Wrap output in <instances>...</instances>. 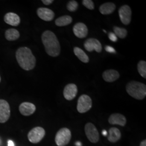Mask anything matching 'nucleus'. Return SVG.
<instances>
[{"label": "nucleus", "instance_id": "nucleus-30", "mask_svg": "<svg viewBox=\"0 0 146 146\" xmlns=\"http://www.w3.org/2000/svg\"><path fill=\"white\" fill-rule=\"evenodd\" d=\"M8 146H15L14 142L11 141V140H9L8 142Z\"/></svg>", "mask_w": 146, "mask_h": 146}, {"label": "nucleus", "instance_id": "nucleus-12", "mask_svg": "<svg viewBox=\"0 0 146 146\" xmlns=\"http://www.w3.org/2000/svg\"><path fill=\"white\" fill-rule=\"evenodd\" d=\"M74 35L80 38H83L87 36L88 29L87 27L84 23L78 22L73 27Z\"/></svg>", "mask_w": 146, "mask_h": 146}, {"label": "nucleus", "instance_id": "nucleus-19", "mask_svg": "<svg viewBox=\"0 0 146 146\" xmlns=\"http://www.w3.org/2000/svg\"><path fill=\"white\" fill-rule=\"evenodd\" d=\"M121 137V133L120 130L115 127H112L110 128L109 131V135L108 137V141L115 143L119 141Z\"/></svg>", "mask_w": 146, "mask_h": 146}, {"label": "nucleus", "instance_id": "nucleus-20", "mask_svg": "<svg viewBox=\"0 0 146 146\" xmlns=\"http://www.w3.org/2000/svg\"><path fill=\"white\" fill-rule=\"evenodd\" d=\"M20 36V33L15 29H9L5 32V38L9 41H15Z\"/></svg>", "mask_w": 146, "mask_h": 146}, {"label": "nucleus", "instance_id": "nucleus-5", "mask_svg": "<svg viewBox=\"0 0 146 146\" xmlns=\"http://www.w3.org/2000/svg\"><path fill=\"white\" fill-rule=\"evenodd\" d=\"M92 100L87 95H82L78 101L77 110L80 113H84L91 109Z\"/></svg>", "mask_w": 146, "mask_h": 146}, {"label": "nucleus", "instance_id": "nucleus-3", "mask_svg": "<svg viewBox=\"0 0 146 146\" xmlns=\"http://www.w3.org/2000/svg\"><path fill=\"white\" fill-rule=\"evenodd\" d=\"M126 91L132 98L137 100H143L146 96V86L135 81H131L126 85Z\"/></svg>", "mask_w": 146, "mask_h": 146}, {"label": "nucleus", "instance_id": "nucleus-28", "mask_svg": "<svg viewBox=\"0 0 146 146\" xmlns=\"http://www.w3.org/2000/svg\"><path fill=\"white\" fill-rule=\"evenodd\" d=\"M105 50L107 52H110V53H115L116 52L115 49L110 46H106L105 47Z\"/></svg>", "mask_w": 146, "mask_h": 146}, {"label": "nucleus", "instance_id": "nucleus-33", "mask_svg": "<svg viewBox=\"0 0 146 146\" xmlns=\"http://www.w3.org/2000/svg\"><path fill=\"white\" fill-rule=\"evenodd\" d=\"M102 134L104 136H106L107 135V132L106 130H104V131H102Z\"/></svg>", "mask_w": 146, "mask_h": 146}, {"label": "nucleus", "instance_id": "nucleus-25", "mask_svg": "<svg viewBox=\"0 0 146 146\" xmlns=\"http://www.w3.org/2000/svg\"><path fill=\"white\" fill-rule=\"evenodd\" d=\"M78 3L75 1H70L67 5V8L70 12H74L78 8Z\"/></svg>", "mask_w": 146, "mask_h": 146}, {"label": "nucleus", "instance_id": "nucleus-32", "mask_svg": "<svg viewBox=\"0 0 146 146\" xmlns=\"http://www.w3.org/2000/svg\"><path fill=\"white\" fill-rule=\"evenodd\" d=\"M75 145L76 146H82V143L80 141H78L75 143Z\"/></svg>", "mask_w": 146, "mask_h": 146}, {"label": "nucleus", "instance_id": "nucleus-34", "mask_svg": "<svg viewBox=\"0 0 146 146\" xmlns=\"http://www.w3.org/2000/svg\"><path fill=\"white\" fill-rule=\"evenodd\" d=\"M1 143H2V141H1V140L0 139V146L1 145Z\"/></svg>", "mask_w": 146, "mask_h": 146}, {"label": "nucleus", "instance_id": "nucleus-26", "mask_svg": "<svg viewBox=\"0 0 146 146\" xmlns=\"http://www.w3.org/2000/svg\"><path fill=\"white\" fill-rule=\"evenodd\" d=\"M82 5L89 10H93L94 9V3L92 0H84L82 1Z\"/></svg>", "mask_w": 146, "mask_h": 146}, {"label": "nucleus", "instance_id": "nucleus-21", "mask_svg": "<svg viewBox=\"0 0 146 146\" xmlns=\"http://www.w3.org/2000/svg\"><path fill=\"white\" fill-rule=\"evenodd\" d=\"M74 53L78 57V59L84 63H88L89 58L88 55L86 54L82 49L78 47H74Z\"/></svg>", "mask_w": 146, "mask_h": 146}, {"label": "nucleus", "instance_id": "nucleus-13", "mask_svg": "<svg viewBox=\"0 0 146 146\" xmlns=\"http://www.w3.org/2000/svg\"><path fill=\"white\" fill-rule=\"evenodd\" d=\"M38 16L45 21H52L55 17V14L53 11L47 8H39L37 10Z\"/></svg>", "mask_w": 146, "mask_h": 146}, {"label": "nucleus", "instance_id": "nucleus-11", "mask_svg": "<svg viewBox=\"0 0 146 146\" xmlns=\"http://www.w3.org/2000/svg\"><path fill=\"white\" fill-rule=\"evenodd\" d=\"M78 87L74 84H68L63 90V96L68 101L74 99L78 94Z\"/></svg>", "mask_w": 146, "mask_h": 146}, {"label": "nucleus", "instance_id": "nucleus-8", "mask_svg": "<svg viewBox=\"0 0 146 146\" xmlns=\"http://www.w3.org/2000/svg\"><path fill=\"white\" fill-rule=\"evenodd\" d=\"M11 116L9 104L5 100H0V123H3L9 120Z\"/></svg>", "mask_w": 146, "mask_h": 146}, {"label": "nucleus", "instance_id": "nucleus-29", "mask_svg": "<svg viewBox=\"0 0 146 146\" xmlns=\"http://www.w3.org/2000/svg\"><path fill=\"white\" fill-rule=\"evenodd\" d=\"M42 2L44 5H48L52 4L54 2V1L53 0H42Z\"/></svg>", "mask_w": 146, "mask_h": 146}, {"label": "nucleus", "instance_id": "nucleus-2", "mask_svg": "<svg viewBox=\"0 0 146 146\" xmlns=\"http://www.w3.org/2000/svg\"><path fill=\"white\" fill-rule=\"evenodd\" d=\"M42 41L47 54L52 57L58 56L61 46L55 34L50 31H44L42 34Z\"/></svg>", "mask_w": 146, "mask_h": 146}, {"label": "nucleus", "instance_id": "nucleus-1", "mask_svg": "<svg viewBox=\"0 0 146 146\" xmlns=\"http://www.w3.org/2000/svg\"><path fill=\"white\" fill-rule=\"evenodd\" d=\"M16 58L19 66L25 70L33 69L36 65V58L28 47H20L16 52Z\"/></svg>", "mask_w": 146, "mask_h": 146}, {"label": "nucleus", "instance_id": "nucleus-4", "mask_svg": "<svg viewBox=\"0 0 146 146\" xmlns=\"http://www.w3.org/2000/svg\"><path fill=\"white\" fill-rule=\"evenodd\" d=\"M71 137L70 131L67 128H62L57 132L55 141L58 146H65L70 141Z\"/></svg>", "mask_w": 146, "mask_h": 146}, {"label": "nucleus", "instance_id": "nucleus-35", "mask_svg": "<svg viewBox=\"0 0 146 146\" xmlns=\"http://www.w3.org/2000/svg\"><path fill=\"white\" fill-rule=\"evenodd\" d=\"M103 31H104V33H106V32H107V31H105V30H103Z\"/></svg>", "mask_w": 146, "mask_h": 146}, {"label": "nucleus", "instance_id": "nucleus-22", "mask_svg": "<svg viewBox=\"0 0 146 146\" xmlns=\"http://www.w3.org/2000/svg\"><path fill=\"white\" fill-rule=\"evenodd\" d=\"M73 21V19L69 15H64L58 18L55 20V25L58 27L66 26L70 24Z\"/></svg>", "mask_w": 146, "mask_h": 146}, {"label": "nucleus", "instance_id": "nucleus-6", "mask_svg": "<svg viewBox=\"0 0 146 146\" xmlns=\"http://www.w3.org/2000/svg\"><path fill=\"white\" fill-rule=\"evenodd\" d=\"M46 132L41 127H36L32 129L28 134L29 141L33 143H37L42 140L44 137Z\"/></svg>", "mask_w": 146, "mask_h": 146}, {"label": "nucleus", "instance_id": "nucleus-9", "mask_svg": "<svg viewBox=\"0 0 146 146\" xmlns=\"http://www.w3.org/2000/svg\"><path fill=\"white\" fill-rule=\"evenodd\" d=\"M84 47L89 52L96 51L97 52H101L102 50V47L99 41L94 38L87 39L84 43Z\"/></svg>", "mask_w": 146, "mask_h": 146}, {"label": "nucleus", "instance_id": "nucleus-24", "mask_svg": "<svg viewBox=\"0 0 146 146\" xmlns=\"http://www.w3.org/2000/svg\"><path fill=\"white\" fill-rule=\"evenodd\" d=\"M137 70L143 78H146V62L140 61L137 64Z\"/></svg>", "mask_w": 146, "mask_h": 146}, {"label": "nucleus", "instance_id": "nucleus-7", "mask_svg": "<svg viewBox=\"0 0 146 146\" xmlns=\"http://www.w3.org/2000/svg\"><path fill=\"white\" fill-rule=\"evenodd\" d=\"M84 131L88 139L92 143H95L99 140V131L92 123H87L84 127Z\"/></svg>", "mask_w": 146, "mask_h": 146}, {"label": "nucleus", "instance_id": "nucleus-18", "mask_svg": "<svg viewBox=\"0 0 146 146\" xmlns=\"http://www.w3.org/2000/svg\"><path fill=\"white\" fill-rule=\"evenodd\" d=\"M116 9V5L112 2H106L100 7V12L103 15H110Z\"/></svg>", "mask_w": 146, "mask_h": 146}, {"label": "nucleus", "instance_id": "nucleus-23", "mask_svg": "<svg viewBox=\"0 0 146 146\" xmlns=\"http://www.w3.org/2000/svg\"><path fill=\"white\" fill-rule=\"evenodd\" d=\"M113 31L116 36L120 38H125L127 35V31L125 28L115 26L113 28Z\"/></svg>", "mask_w": 146, "mask_h": 146}, {"label": "nucleus", "instance_id": "nucleus-27", "mask_svg": "<svg viewBox=\"0 0 146 146\" xmlns=\"http://www.w3.org/2000/svg\"><path fill=\"white\" fill-rule=\"evenodd\" d=\"M108 37L110 40L112 42H116L117 41V37L114 33L110 32L108 34Z\"/></svg>", "mask_w": 146, "mask_h": 146}, {"label": "nucleus", "instance_id": "nucleus-14", "mask_svg": "<svg viewBox=\"0 0 146 146\" xmlns=\"http://www.w3.org/2000/svg\"><path fill=\"white\" fill-rule=\"evenodd\" d=\"M19 110L22 115L30 116L34 114L36 110V107L31 102H23L19 106Z\"/></svg>", "mask_w": 146, "mask_h": 146}, {"label": "nucleus", "instance_id": "nucleus-17", "mask_svg": "<svg viewBox=\"0 0 146 146\" xmlns=\"http://www.w3.org/2000/svg\"><path fill=\"white\" fill-rule=\"evenodd\" d=\"M102 78L107 82H113L120 78V74L114 69H109L104 71L102 74Z\"/></svg>", "mask_w": 146, "mask_h": 146}, {"label": "nucleus", "instance_id": "nucleus-16", "mask_svg": "<svg viewBox=\"0 0 146 146\" xmlns=\"http://www.w3.org/2000/svg\"><path fill=\"white\" fill-rule=\"evenodd\" d=\"M108 122L111 125L125 126L127 122V120L124 115L119 113H115L110 116L108 119Z\"/></svg>", "mask_w": 146, "mask_h": 146}, {"label": "nucleus", "instance_id": "nucleus-15", "mask_svg": "<svg viewBox=\"0 0 146 146\" xmlns=\"http://www.w3.org/2000/svg\"><path fill=\"white\" fill-rule=\"evenodd\" d=\"M4 20L6 23L12 26H18L20 22L21 19L19 16L14 13H8L4 17Z\"/></svg>", "mask_w": 146, "mask_h": 146}, {"label": "nucleus", "instance_id": "nucleus-10", "mask_svg": "<svg viewBox=\"0 0 146 146\" xmlns=\"http://www.w3.org/2000/svg\"><path fill=\"white\" fill-rule=\"evenodd\" d=\"M120 20L125 25H128L131 23V11L129 6L123 5L121 6L119 10Z\"/></svg>", "mask_w": 146, "mask_h": 146}, {"label": "nucleus", "instance_id": "nucleus-36", "mask_svg": "<svg viewBox=\"0 0 146 146\" xmlns=\"http://www.w3.org/2000/svg\"><path fill=\"white\" fill-rule=\"evenodd\" d=\"M0 82H1V76H0Z\"/></svg>", "mask_w": 146, "mask_h": 146}, {"label": "nucleus", "instance_id": "nucleus-31", "mask_svg": "<svg viewBox=\"0 0 146 146\" xmlns=\"http://www.w3.org/2000/svg\"><path fill=\"white\" fill-rule=\"evenodd\" d=\"M140 146H146V140H143V141L141 142V143H140Z\"/></svg>", "mask_w": 146, "mask_h": 146}]
</instances>
